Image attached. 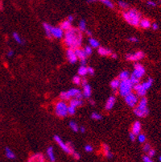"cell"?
<instances>
[{
    "label": "cell",
    "mask_w": 161,
    "mask_h": 162,
    "mask_svg": "<svg viewBox=\"0 0 161 162\" xmlns=\"http://www.w3.org/2000/svg\"><path fill=\"white\" fill-rule=\"evenodd\" d=\"M60 97H61V99L62 100H70V99H71V97L69 95V94L68 93V91L62 92L61 94V95H60Z\"/></svg>",
    "instance_id": "35"
},
{
    "label": "cell",
    "mask_w": 161,
    "mask_h": 162,
    "mask_svg": "<svg viewBox=\"0 0 161 162\" xmlns=\"http://www.w3.org/2000/svg\"><path fill=\"white\" fill-rule=\"evenodd\" d=\"M99 1L103 3L104 5H106V7H108L109 8H111V9H113L114 7V3H112L110 0H99Z\"/></svg>",
    "instance_id": "31"
},
{
    "label": "cell",
    "mask_w": 161,
    "mask_h": 162,
    "mask_svg": "<svg viewBox=\"0 0 161 162\" xmlns=\"http://www.w3.org/2000/svg\"><path fill=\"white\" fill-rule=\"evenodd\" d=\"M81 132H82V133H84L85 131V127H81Z\"/></svg>",
    "instance_id": "60"
},
{
    "label": "cell",
    "mask_w": 161,
    "mask_h": 162,
    "mask_svg": "<svg viewBox=\"0 0 161 162\" xmlns=\"http://www.w3.org/2000/svg\"><path fill=\"white\" fill-rule=\"evenodd\" d=\"M60 28H61L63 31H67V30H69V28H71V22H69L68 20L63 21L61 24Z\"/></svg>",
    "instance_id": "23"
},
{
    "label": "cell",
    "mask_w": 161,
    "mask_h": 162,
    "mask_svg": "<svg viewBox=\"0 0 161 162\" xmlns=\"http://www.w3.org/2000/svg\"><path fill=\"white\" fill-rule=\"evenodd\" d=\"M87 71H88V73L90 75H93V73H94V69H93V68H92V67H88Z\"/></svg>",
    "instance_id": "49"
},
{
    "label": "cell",
    "mask_w": 161,
    "mask_h": 162,
    "mask_svg": "<svg viewBox=\"0 0 161 162\" xmlns=\"http://www.w3.org/2000/svg\"><path fill=\"white\" fill-rule=\"evenodd\" d=\"M73 20H74V18H73V16H68V20H69V22L72 23V22L73 21Z\"/></svg>",
    "instance_id": "58"
},
{
    "label": "cell",
    "mask_w": 161,
    "mask_h": 162,
    "mask_svg": "<svg viewBox=\"0 0 161 162\" xmlns=\"http://www.w3.org/2000/svg\"><path fill=\"white\" fill-rule=\"evenodd\" d=\"M133 86L134 85L132 84V82H130V78L121 81L120 85H119V87H118L119 94H120L122 97H125L126 95H127L128 94L131 92Z\"/></svg>",
    "instance_id": "3"
},
{
    "label": "cell",
    "mask_w": 161,
    "mask_h": 162,
    "mask_svg": "<svg viewBox=\"0 0 161 162\" xmlns=\"http://www.w3.org/2000/svg\"><path fill=\"white\" fill-rule=\"evenodd\" d=\"M159 161H161V156H159Z\"/></svg>",
    "instance_id": "64"
},
{
    "label": "cell",
    "mask_w": 161,
    "mask_h": 162,
    "mask_svg": "<svg viewBox=\"0 0 161 162\" xmlns=\"http://www.w3.org/2000/svg\"><path fill=\"white\" fill-rule=\"evenodd\" d=\"M13 55H14V51L13 50H10V51L7 52V56H8V57H12Z\"/></svg>",
    "instance_id": "54"
},
{
    "label": "cell",
    "mask_w": 161,
    "mask_h": 162,
    "mask_svg": "<svg viewBox=\"0 0 161 162\" xmlns=\"http://www.w3.org/2000/svg\"><path fill=\"white\" fill-rule=\"evenodd\" d=\"M91 118L93 119H96V120H100V119H102V116L99 115L98 113H97V112H93V114L91 115Z\"/></svg>",
    "instance_id": "39"
},
{
    "label": "cell",
    "mask_w": 161,
    "mask_h": 162,
    "mask_svg": "<svg viewBox=\"0 0 161 162\" xmlns=\"http://www.w3.org/2000/svg\"><path fill=\"white\" fill-rule=\"evenodd\" d=\"M143 160L144 162H152V160L151 159V157L149 156H144L143 157Z\"/></svg>",
    "instance_id": "48"
},
{
    "label": "cell",
    "mask_w": 161,
    "mask_h": 162,
    "mask_svg": "<svg viewBox=\"0 0 161 162\" xmlns=\"http://www.w3.org/2000/svg\"><path fill=\"white\" fill-rule=\"evenodd\" d=\"M129 78H130V82H132L133 85H135V84H137V83H139V79L137 78L136 77H134L133 74L130 75V77H129Z\"/></svg>",
    "instance_id": "38"
},
{
    "label": "cell",
    "mask_w": 161,
    "mask_h": 162,
    "mask_svg": "<svg viewBox=\"0 0 161 162\" xmlns=\"http://www.w3.org/2000/svg\"><path fill=\"white\" fill-rule=\"evenodd\" d=\"M124 98H125L126 103L130 107H135L136 104L138 103V97L134 95V94H132L131 92H130V94H128L127 95H126Z\"/></svg>",
    "instance_id": "6"
},
{
    "label": "cell",
    "mask_w": 161,
    "mask_h": 162,
    "mask_svg": "<svg viewBox=\"0 0 161 162\" xmlns=\"http://www.w3.org/2000/svg\"><path fill=\"white\" fill-rule=\"evenodd\" d=\"M5 154H6V156L8 158V159L15 160L16 158V155H15V153L9 148H5Z\"/></svg>",
    "instance_id": "24"
},
{
    "label": "cell",
    "mask_w": 161,
    "mask_h": 162,
    "mask_svg": "<svg viewBox=\"0 0 161 162\" xmlns=\"http://www.w3.org/2000/svg\"><path fill=\"white\" fill-rule=\"evenodd\" d=\"M147 4L148 6H150V7H155L156 6V3L155 2H153V1H147Z\"/></svg>",
    "instance_id": "52"
},
{
    "label": "cell",
    "mask_w": 161,
    "mask_h": 162,
    "mask_svg": "<svg viewBox=\"0 0 161 162\" xmlns=\"http://www.w3.org/2000/svg\"><path fill=\"white\" fill-rule=\"evenodd\" d=\"M56 114L61 118L68 115V105L64 101H60L56 105Z\"/></svg>",
    "instance_id": "4"
},
{
    "label": "cell",
    "mask_w": 161,
    "mask_h": 162,
    "mask_svg": "<svg viewBox=\"0 0 161 162\" xmlns=\"http://www.w3.org/2000/svg\"><path fill=\"white\" fill-rule=\"evenodd\" d=\"M110 55H111V58H113V59H116L118 57L117 54H115V53H111Z\"/></svg>",
    "instance_id": "59"
},
{
    "label": "cell",
    "mask_w": 161,
    "mask_h": 162,
    "mask_svg": "<svg viewBox=\"0 0 161 162\" xmlns=\"http://www.w3.org/2000/svg\"><path fill=\"white\" fill-rule=\"evenodd\" d=\"M54 140L59 144V146L61 147L65 152L70 154V153H73V152H74V150L73 149L72 147H70L67 144H65V143L63 142V140H61V138L58 136V135H54Z\"/></svg>",
    "instance_id": "5"
},
{
    "label": "cell",
    "mask_w": 161,
    "mask_h": 162,
    "mask_svg": "<svg viewBox=\"0 0 161 162\" xmlns=\"http://www.w3.org/2000/svg\"><path fill=\"white\" fill-rule=\"evenodd\" d=\"M76 112V108L72 107V106H69L68 107V114L70 115H73Z\"/></svg>",
    "instance_id": "44"
},
{
    "label": "cell",
    "mask_w": 161,
    "mask_h": 162,
    "mask_svg": "<svg viewBox=\"0 0 161 162\" xmlns=\"http://www.w3.org/2000/svg\"><path fill=\"white\" fill-rule=\"evenodd\" d=\"M43 27H44V31H45V32H46V35H47L48 37H51V36H52V34H51L52 26L49 25L48 24H46V23H44V24H43Z\"/></svg>",
    "instance_id": "28"
},
{
    "label": "cell",
    "mask_w": 161,
    "mask_h": 162,
    "mask_svg": "<svg viewBox=\"0 0 161 162\" xmlns=\"http://www.w3.org/2000/svg\"><path fill=\"white\" fill-rule=\"evenodd\" d=\"M124 20L132 26H138L140 21L141 14L135 9H130L128 11H124L122 13Z\"/></svg>",
    "instance_id": "2"
},
{
    "label": "cell",
    "mask_w": 161,
    "mask_h": 162,
    "mask_svg": "<svg viewBox=\"0 0 161 162\" xmlns=\"http://www.w3.org/2000/svg\"><path fill=\"white\" fill-rule=\"evenodd\" d=\"M89 44H90V46L92 48H99L100 44H99L98 41L96 39H94V38H89Z\"/></svg>",
    "instance_id": "30"
},
{
    "label": "cell",
    "mask_w": 161,
    "mask_h": 162,
    "mask_svg": "<svg viewBox=\"0 0 161 162\" xmlns=\"http://www.w3.org/2000/svg\"><path fill=\"white\" fill-rule=\"evenodd\" d=\"M79 30L81 32L86 31V23L84 20H81L79 23Z\"/></svg>",
    "instance_id": "33"
},
{
    "label": "cell",
    "mask_w": 161,
    "mask_h": 162,
    "mask_svg": "<svg viewBox=\"0 0 161 162\" xmlns=\"http://www.w3.org/2000/svg\"><path fill=\"white\" fill-rule=\"evenodd\" d=\"M84 89H83V96L85 98H89L91 96V94H92V90H91V87L90 86L86 84L85 86H83Z\"/></svg>",
    "instance_id": "19"
},
{
    "label": "cell",
    "mask_w": 161,
    "mask_h": 162,
    "mask_svg": "<svg viewBox=\"0 0 161 162\" xmlns=\"http://www.w3.org/2000/svg\"><path fill=\"white\" fill-rule=\"evenodd\" d=\"M68 93L69 94L71 98H76L77 99H82V98H83V94H81L78 89H71L69 90Z\"/></svg>",
    "instance_id": "13"
},
{
    "label": "cell",
    "mask_w": 161,
    "mask_h": 162,
    "mask_svg": "<svg viewBox=\"0 0 161 162\" xmlns=\"http://www.w3.org/2000/svg\"><path fill=\"white\" fill-rule=\"evenodd\" d=\"M103 152H104V155L106 156L107 158H109V159H111V158H113V156H114L113 153L110 151V149L109 150H104Z\"/></svg>",
    "instance_id": "41"
},
{
    "label": "cell",
    "mask_w": 161,
    "mask_h": 162,
    "mask_svg": "<svg viewBox=\"0 0 161 162\" xmlns=\"http://www.w3.org/2000/svg\"><path fill=\"white\" fill-rule=\"evenodd\" d=\"M90 104L91 105H95V102L93 100H90Z\"/></svg>",
    "instance_id": "63"
},
{
    "label": "cell",
    "mask_w": 161,
    "mask_h": 162,
    "mask_svg": "<svg viewBox=\"0 0 161 162\" xmlns=\"http://www.w3.org/2000/svg\"><path fill=\"white\" fill-rule=\"evenodd\" d=\"M114 104H115V97L114 96H110L106 101V105H105V108H106V110L110 111V110H111L112 108H113V107L114 106Z\"/></svg>",
    "instance_id": "15"
},
{
    "label": "cell",
    "mask_w": 161,
    "mask_h": 162,
    "mask_svg": "<svg viewBox=\"0 0 161 162\" xmlns=\"http://www.w3.org/2000/svg\"><path fill=\"white\" fill-rule=\"evenodd\" d=\"M145 56L144 53L142 51H138L134 53H128L126 55V59L130 61H140Z\"/></svg>",
    "instance_id": "7"
},
{
    "label": "cell",
    "mask_w": 161,
    "mask_h": 162,
    "mask_svg": "<svg viewBox=\"0 0 161 162\" xmlns=\"http://www.w3.org/2000/svg\"><path fill=\"white\" fill-rule=\"evenodd\" d=\"M73 82L74 84L76 85H80L81 83V78L80 77V75H77V76H74L73 78Z\"/></svg>",
    "instance_id": "37"
},
{
    "label": "cell",
    "mask_w": 161,
    "mask_h": 162,
    "mask_svg": "<svg viewBox=\"0 0 161 162\" xmlns=\"http://www.w3.org/2000/svg\"><path fill=\"white\" fill-rule=\"evenodd\" d=\"M128 40L130 41V42H138V40L136 38V37H134V36L130 37V38L128 39Z\"/></svg>",
    "instance_id": "51"
},
{
    "label": "cell",
    "mask_w": 161,
    "mask_h": 162,
    "mask_svg": "<svg viewBox=\"0 0 161 162\" xmlns=\"http://www.w3.org/2000/svg\"><path fill=\"white\" fill-rule=\"evenodd\" d=\"M85 32H86V34L88 36H92V33H91L90 31H88V30H87V31H85Z\"/></svg>",
    "instance_id": "62"
},
{
    "label": "cell",
    "mask_w": 161,
    "mask_h": 162,
    "mask_svg": "<svg viewBox=\"0 0 161 162\" xmlns=\"http://www.w3.org/2000/svg\"><path fill=\"white\" fill-rule=\"evenodd\" d=\"M47 154H48V158H49V160L51 161H55L56 160L54 152H53V148H52V146L48 147V149H47Z\"/></svg>",
    "instance_id": "22"
},
{
    "label": "cell",
    "mask_w": 161,
    "mask_h": 162,
    "mask_svg": "<svg viewBox=\"0 0 161 162\" xmlns=\"http://www.w3.org/2000/svg\"><path fill=\"white\" fill-rule=\"evenodd\" d=\"M133 89L134 90V91L137 93V95L138 96H144L146 95V92H147V90L143 87V85L139 84V83L134 85Z\"/></svg>",
    "instance_id": "11"
},
{
    "label": "cell",
    "mask_w": 161,
    "mask_h": 162,
    "mask_svg": "<svg viewBox=\"0 0 161 162\" xmlns=\"http://www.w3.org/2000/svg\"><path fill=\"white\" fill-rule=\"evenodd\" d=\"M44 156L43 154L41 153H36L32 155L31 157L28 159V161H31V162H35V161H38V162H44Z\"/></svg>",
    "instance_id": "14"
},
{
    "label": "cell",
    "mask_w": 161,
    "mask_h": 162,
    "mask_svg": "<svg viewBox=\"0 0 161 162\" xmlns=\"http://www.w3.org/2000/svg\"><path fill=\"white\" fill-rule=\"evenodd\" d=\"M152 83H153V80H152V79L151 78H148V80L147 82H144L142 85H143V87L147 90L151 86Z\"/></svg>",
    "instance_id": "32"
},
{
    "label": "cell",
    "mask_w": 161,
    "mask_h": 162,
    "mask_svg": "<svg viewBox=\"0 0 161 162\" xmlns=\"http://www.w3.org/2000/svg\"><path fill=\"white\" fill-rule=\"evenodd\" d=\"M150 149H151V147H150V144H145V145L143 146V151H144L145 152H147Z\"/></svg>",
    "instance_id": "50"
},
{
    "label": "cell",
    "mask_w": 161,
    "mask_h": 162,
    "mask_svg": "<svg viewBox=\"0 0 161 162\" xmlns=\"http://www.w3.org/2000/svg\"><path fill=\"white\" fill-rule=\"evenodd\" d=\"M120 82H121V81L119 80L118 78L114 79V80L110 82V86H111V88L113 89L114 90H118V87H119V85H120Z\"/></svg>",
    "instance_id": "26"
},
{
    "label": "cell",
    "mask_w": 161,
    "mask_h": 162,
    "mask_svg": "<svg viewBox=\"0 0 161 162\" xmlns=\"http://www.w3.org/2000/svg\"><path fill=\"white\" fill-rule=\"evenodd\" d=\"M134 115H135L136 116H138V117L143 118V117H145V116L147 115V114H148V109L147 108L141 109V108L136 107V108H134Z\"/></svg>",
    "instance_id": "12"
},
{
    "label": "cell",
    "mask_w": 161,
    "mask_h": 162,
    "mask_svg": "<svg viewBox=\"0 0 161 162\" xmlns=\"http://www.w3.org/2000/svg\"><path fill=\"white\" fill-rule=\"evenodd\" d=\"M93 147L91 146V145H89V144H88V145H86L85 147V150L87 152H91L92 151H93Z\"/></svg>",
    "instance_id": "46"
},
{
    "label": "cell",
    "mask_w": 161,
    "mask_h": 162,
    "mask_svg": "<svg viewBox=\"0 0 161 162\" xmlns=\"http://www.w3.org/2000/svg\"><path fill=\"white\" fill-rule=\"evenodd\" d=\"M87 73H88L87 67L85 65H81L79 69H78V74H79L80 76H85Z\"/></svg>",
    "instance_id": "29"
},
{
    "label": "cell",
    "mask_w": 161,
    "mask_h": 162,
    "mask_svg": "<svg viewBox=\"0 0 161 162\" xmlns=\"http://www.w3.org/2000/svg\"><path fill=\"white\" fill-rule=\"evenodd\" d=\"M51 34L52 36L55 37V38L57 39H61L64 37V31L60 28V27H52V30H51Z\"/></svg>",
    "instance_id": "9"
},
{
    "label": "cell",
    "mask_w": 161,
    "mask_h": 162,
    "mask_svg": "<svg viewBox=\"0 0 161 162\" xmlns=\"http://www.w3.org/2000/svg\"><path fill=\"white\" fill-rule=\"evenodd\" d=\"M134 72L132 73V74L134 77H136L137 78L140 79L145 73L144 67L141 64H138V63L134 64Z\"/></svg>",
    "instance_id": "8"
},
{
    "label": "cell",
    "mask_w": 161,
    "mask_h": 162,
    "mask_svg": "<svg viewBox=\"0 0 161 162\" xmlns=\"http://www.w3.org/2000/svg\"><path fill=\"white\" fill-rule=\"evenodd\" d=\"M98 0H87V2L89 3H94V2H97Z\"/></svg>",
    "instance_id": "61"
},
{
    "label": "cell",
    "mask_w": 161,
    "mask_h": 162,
    "mask_svg": "<svg viewBox=\"0 0 161 162\" xmlns=\"http://www.w3.org/2000/svg\"><path fill=\"white\" fill-rule=\"evenodd\" d=\"M151 27H152V28L154 29V30H157V29H158V28H159V26H158V24H157L154 23V24H152Z\"/></svg>",
    "instance_id": "55"
},
{
    "label": "cell",
    "mask_w": 161,
    "mask_h": 162,
    "mask_svg": "<svg viewBox=\"0 0 161 162\" xmlns=\"http://www.w3.org/2000/svg\"><path fill=\"white\" fill-rule=\"evenodd\" d=\"M118 6L121 7L122 9H123V10H126L127 8L129 7V6H128V4H127L126 3H125V2H123V1H119L118 3Z\"/></svg>",
    "instance_id": "40"
},
{
    "label": "cell",
    "mask_w": 161,
    "mask_h": 162,
    "mask_svg": "<svg viewBox=\"0 0 161 162\" xmlns=\"http://www.w3.org/2000/svg\"><path fill=\"white\" fill-rule=\"evenodd\" d=\"M69 126L71 127V129H72L74 132H77V131H78V130H79V127H78L77 124L75 123L74 121H71L69 123Z\"/></svg>",
    "instance_id": "34"
},
{
    "label": "cell",
    "mask_w": 161,
    "mask_h": 162,
    "mask_svg": "<svg viewBox=\"0 0 161 162\" xmlns=\"http://www.w3.org/2000/svg\"><path fill=\"white\" fill-rule=\"evenodd\" d=\"M66 55H67V58H68L69 61L71 64H74L76 63L77 61V56L76 55V52H75L74 49L72 48H69L66 52Z\"/></svg>",
    "instance_id": "10"
},
{
    "label": "cell",
    "mask_w": 161,
    "mask_h": 162,
    "mask_svg": "<svg viewBox=\"0 0 161 162\" xmlns=\"http://www.w3.org/2000/svg\"><path fill=\"white\" fill-rule=\"evenodd\" d=\"M98 52L101 56H109L112 53V51L110 48H103V47H100L98 48Z\"/></svg>",
    "instance_id": "20"
},
{
    "label": "cell",
    "mask_w": 161,
    "mask_h": 162,
    "mask_svg": "<svg viewBox=\"0 0 161 162\" xmlns=\"http://www.w3.org/2000/svg\"><path fill=\"white\" fill-rule=\"evenodd\" d=\"M81 105H83V102H82L81 99H77L76 98H74V99H71L70 102H69V106H72L73 107H80Z\"/></svg>",
    "instance_id": "18"
},
{
    "label": "cell",
    "mask_w": 161,
    "mask_h": 162,
    "mask_svg": "<svg viewBox=\"0 0 161 162\" xmlns=\"http://www.w3.org/2000/svg\"><path fill=\"white\" fill-rule=\"evenodd\" d=\"M85 64H86V59L81 60V65H85Z\"/></svg>",
    "instance_id": "57"
},
{
    "label": "cell",
    "mask_w": 161,
    "mask_h": 162,
    "mask_svg": "<svg viewBox=\"0 0 161 162\" xmlns=\"http://www.w3.org/2000/svg\"><path fill=\"white\" fill-rule=\"evenodd\" d=\"M138 108H141V109H145V108H147V99L146 98H143L140 102L138 103Z\"/></svg>",
    "instance_id": "27"
},
{
    "label": "cell",
    "mask_w": 161,
    "mask_h": 162,
    "mask_svg": "<svg viewBox=\"0 0 161 162\" xmlns=\"http://www.w3.org/2000/svg\"><path fill=\"white\" fill-rule=\"evenodd\" d=\"M138 140L139 143H144L146 141V135L143 134H138Z\"/></svg>",
    "instance_id": "42"
},
{
    "label": "cell",
    "mask_w": 161,
    "mask_h": 162,
    "mask_svg": "<svg viewBox=\"0 0 161 162\" xmlns=\"http://www.w3.org/2000/svg\"><path fill=\"white\" fill-rule=\"evenodd\" d=\"M84 51H85V54H86L87 56L91 55V54H92V52H93V50H92V47H91V46H86V47L85 48Z\"/></svg>",
    "instance_id": "43"
},
{
    "label": "cell",
    "mask_w": 161,
    "mask_h": 162,
    "mask_svg": "<svg viewBox=\"0 0 161 162\" xmlns=\"http://www.w3.org/2000/svg\"><path fill=\"white\" fill-rule=\"evenodd\" d=\"M72 155H73V156L76 160H79L80 158H81L80 154H79V153H77V152H73Z\"/></svg>",
    "instance_id": "47"
},
{
    "label": "cell",
    "mask_w": 161,
    "mask_h": 162,
    "mask_svg": "<svg viewBox=\"0 0 161 162\" xmlns=\"http://www.w3.org/2000/svg\"><path fill=\"white\" fill-rule=\"evenodd\" d=\"M140 131H141V123L138 121L134 122L132 126V132L134 135H138L140 133Z\"/></svg>",
    "instance_id": "16"
},
{
    "label": "cell",
    "mask_w": 161,
    "mask_h": 162,
    "mask_svg": "<svg viewBox=\"0 0 161 162\" xmlns=\"http://www.w3.org/2000/svg\"><path fill=\"white\" fill-rule=\"evenodd\" d=\"M81 84L82 86H85V85L87 84V80H86V79H82V80H81Z\"/></svg>",
    "instance_id": "56"
},
{
    "label": "cell",
    "mask_w": 161,
    "mask_h": 162,
    "mask_svg": "<svg viewBox=\"0 0 161 162\" xmlns=\"http://www.w3.org/2000/svg\"><path fill=\"white\" fill-rule=\"evenodd\" d=\"M147 152H148V156H149L150 157H151V158H152L153 156H154L155 155V151L154 149H151V148Z\"/></svg>",
    "instance_id": "45"
},
{
    "label": "cell",
    "mask_w": 161,
    "mask_h": 162,
    "mask_svg": "<svg viewBox=\"0 0 161 162\" xmlns=\"http://www.w3.org/2000/svg\"><path fill=\"white\" fill-rule=\"evenodd\" d=\"M13 38H14V40H16L18 44H23V40H22V39L20 38V35H19L17 32H14L13 33Z\"/></svg>",
    "instance_id": "36"
},
{
    "label": "cell",
    "mask_w": 161,
    "mask_h": 162,
    "mask_svg": "<svg viewBox=\"0 0 161 162\" xmlns=\"http://www.w3.org/2000/svg\"><path fill=\"white\" fill-rule=\"evenodd\" d=\"M65 37V44L67 47L72 49H76L81 47L82 42V34L81 31L77 28H71L65 31L64 34Z\"/></svg>",
    "instance_id": "1"
},
{
    "label": "cell",
    "mask_w": 161,
    "mask_h": 162,
    "mask_svg": "<svg viewBox=\"0 0 161 162\" xmlns=\"http://www.w3.org/2000/svg\"><path fill=\"white\" fill-rule=\"evenodd\" d=\"M135 136H136V135H134L133 132H130V140H132V141L135 140Z\"/></svg>",
    "instance_id": "53"
},
{
    "label": "cell",
    "mask_w": 161,
    "mask_h": 162,
    "mask_svg": "<svg viewBox=\"0 0 161 162\" xmlns=\"http://www.w3.org/2000/svg\"><path fill=\"white\" fill-rule=\"evenodd\" d=\"M74 50H75V52H76L77 56V59H80V60H85V59H86L87 55L85 54V52L84 50L80 49L79 48H76V49H74Z\"/></svg>",
    "instance_id": "17"
},
{
    "label": "cell",
    "mask_w": 161,
    "mask_h": 162,
    "mask_svg": "<svg viewBox=\"0 0 161 162\" xmlns=\"http://www.w3.org/2000/svg\"><path fill=\"white\" fill-rule=\"evenodd\" d=\"M138 25L143 28H148L151 27V21L147 20V19H143V20H140Z\"/></svg>",
    "instance_id": "21"
},
{
    "label": "cell",
    "mask_w": 161,
    "mask_h": 162,
    "mask_svg": "<svg viewBox=\"0 0 161 162\" xmlns=\"http://www.w3.org/2000/svg\"><path fill=\"white\" fill-rule=\"evenodd\" d=\"M130 77V73L128 71H122V72L119 73L118 75V79L120 81H122V80H126V79H128Z\"/></svg>",
    "instance_id": "25"
}]
</instances>
